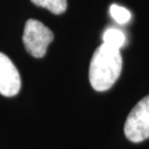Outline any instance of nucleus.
Returning a JSON list of instances; mask_svg holds the SVG:
<instances>
[{"mask_svg":"<svg viewBox=\"0 0 149 149\" xmlns=\"http://www.w3.org/2000/svg\"><path fill=\"white\" fill-rule=\"evenodd\" d=\"M32 3L51 11L54 15H61L68 8L66 0H31Z\"/></svg>","mask_w":149,"mask_h":149,"instance_id":"nucleus-6","label":"nucleus"},{"mask_svg":"<svg viewBox=\"0 0 149 149\" xmlns=\"http://www.w3.org/2000/svg\"><path fill=\"white\" fill-rule=\"evenodd\" d=\"M21 87V79L13 62L0 52V94L7 97L17 95Z\"/></svg>","mask_w":149,"mask_h":149,"instance_id":"nucleus-4","label":"nucleus"},{"mask_svg":"<svg viewBox=\"0 0 149 149\" xmlns=\"http://www.w3.org/2000/svg\"><path fill=\"white\" fill-rule=\"evenodd\" d=\"M109 12H111V16L112 18L118 23H127L130 19H132V13L130 11L124 8V7H120L118 5H112L111 8H109Z\"/></svg>","mask_w":149,"mask_h":149,"instance_id":"nucleus-7","label":"nucleus"},{"mask_svg":"<svg viewBox=\"0 0 149 149\" xmlns=\"http://www.w3.org/2000/svg\"><path fill=\"white\" fill-rule=\"evenodd\" d=\"M53 39V32L42 22L34 19H29L26 22L22 40L24 48L30 55L34 58H43Z\"/></svg>","mask_w":149,"mask_h":149,"instance_id":"nucleus-2","label":"nucleus"},{"mask_svg":"<svg viewBox=\"0 0 149 149\" xmlns=\"http://www.w3.org/2000/svg\"><path fill=\"white\" fill-rule=\"evenodd\" d=\"M123 59L120 50L105 43L95 50L90 64V82L97 92L109 90L120 75Z\"/></svg>","mask_w":149,"mask_h":149,"instance_id":"nucleus-1","label":"nucleus"},{"mask_svg":"<svg viewBox=\"0 0 149 149\" xmlns=\"http://www.w3.org/2000/svg\"><path fill=\"white\" fill-rule=\"evenodd\" d=\"M125 42H126V37L124 32L116 28H109L103 34V43L113 48L120 50V48L125 45Z\"/></svg>","mask_w":149,"mask_h":149,"instance_id":"nucleus-5","label":"nucleus"},{"mask_svg":"<svg viewBox=\"0 0 149 149\" xmlns=\"http://www.w3.org/2000/svg\"><path fill=\"white\" fill-rule=\"evenodd\" d=\"M124 133L133 143H140L149 138V95L140 100L129 113Z\"/></svg>","mask_w":149,"mask_h":149,"instance_id":"nucleus-3","label":"nucleus"}]
</instances>
